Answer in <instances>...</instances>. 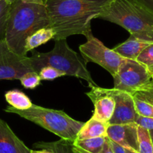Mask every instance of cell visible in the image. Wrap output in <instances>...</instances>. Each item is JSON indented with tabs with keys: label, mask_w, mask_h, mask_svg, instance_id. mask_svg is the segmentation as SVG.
I'll use <instances>...</instances> for the list:
<instances>
[{
	"label": "cell",
	"mask_w": 153,
	"mask_h": 153,
	"mask_svg": "<svg viewBox=\"0 0 153 153\" xmlns=\"http://www.w3.org/2000/svg\"><path fill=\"white\" fill-rule=\"evenodd\" d=\"M100 153H114V152L113 148L111 147V145L110 140L107 136H106L105 142L102 150Z\"/></svg>",
	"instance_id": "obj_27"
},
{
	"label": "cell",
	"mask_w": 153,
	"mask_h": 153,
	"mask_svg": "<svg viewBox=\"0 0 153 153\" xmlns=\"http://www.w3.org/2000/svg\"><path fill=\"white\" fill-rule=\"evenodd\" d=\"M106 136L75 140L73 145L81 153H100L105 142Z\"/></svg>",
	"instance_id": "obj_17"
},
{
	"label": "cell",
	"mask_w": 153,
	"mask_h": 153,
	"mask_svg": "<svg viewBox=\"0 0 153 153\" xmlns=\"http://www.w3.org/2000/svg\"><path fill=\"white\" fill-rule=\"evenodd\" d=\"M99 18L120 26L131 37L153 42V10L139 0H113Z\"/></svg>",
	"instance_id": "obj_3"
},
{
	"label": "cell",
	"mask_w": 153,
	"mask_h": 153,
	"mask_svg": "<svg viewBox=\"0 0 153 153\" xmlns=\"http://www.w3.org/2000/svg\"><path fill=\"white\" fill-rule=\"evenodd\" d=\"M92 100L94 106L93 118L105 123H108L113 116L115 108V101L113 97L108 94L105 88L92 87L91 91L86 93Z\"/></svg>",
	"instance_id": "obj_10"
},
{
	"label": "cell",
	"mask_w": 153,
	"mask_h": 153,
	"mask_svg": "<svg viewBox=\"0 0 153 153\" xmlns=\"http://www.w3.org/2000/svg\"><path fill=\"white\" fill-rule=\"evenodd\" d=\"M48 27L49 20L44 4L15 0L9 12L4 41L13 52L26 56L25 43L28 37L37 30Z\"/></svg>",
	"instance_id": "obj_2"
},
{
	"label": "cell",
	"mask_w": 153,
	"mask_h": 153,
	"mask_svg": "<svg viewBox=\"0 0 153 153\" xmlns=\"http://www.w3.org/2000/svg\"><path fill=\"white\" fill-rule=\"evenodd\" d=\"M40 79L44 80H52L56 78L61 77V76H65V74L61 70L55 68L51 67V66H46L42 68L38 72Z\"/></svg>",
	"instance_id": "obj_25"
},
{
	"label": "cell",
	"mask_w": 153,
	"mask_h": 153,
	"mask_svg": "<svg viewBox=\"0 0 153 153\" xmlns=\"http://www.w3.org/2000/svg\"><path fill=\"white\" fill-rule=\"evenodd\" d=\"M87 41L79 46L81 55L86 63L94 62L115 76L124 58L118 55L113 49L107 47L102 42L91 34Z\"/></svg>",
	"instance_id": "obj_6"
},
{
	"label": "cell",
	"mask_w": 153,
	"mask_h": 153,
	"mask_svg": "<svg viewBox=\"0 0 153 153\" xmlns=\"http://www.w3.org/2000/svg\"><path fill=\"white\" fill-rule=\"evenodd\" d=\"M34 148L46 149L52 153H81L76 148L73 142L61 139L54 142H38L34 144Z\"/></svg>",
	"instance_id": "obj_15"
},
{
	"label": "cell",
	"mask_w": 153,
	"mask_h": 153,
	"mask_svg": "<svg viewBox=\"0 0 153 153\" xmlns=\"http://www.w3.org/2000/svg\"><path fill=\"white\" fill-rule=\"evenodd\" d=\"M4 111L19 116L25 119L46 129L60 136L61 139L73 141L85 122L74 119L62 110L48 109L32 104L27 110H20L8 106Z\"/></svg>",
	"instance_id": "obj_5"
},
{
	"label": "cell",
	"mask_w": 153,
	"mask_h": 153,
	"mask_svg": "<svg viewBox=\"0 0 153 153\" xmlns=\"http://www.w3.org/2000/svg\"><path fill=\"white\" fill-rule=\"evenodd\" d=\"M4 98L9 106L16 110H24L32 106L31 99L22 92L18 89H13L7 91L4 94Z\"/></svg>",
	"instance_id": "obj_18"
},
{
	"label": "cell",
	"mask_w": 153,
	"mask_h": 153,
	"mask_svg": "<svg viewBox=\"0 0 153 153\" xmlns=\"http://www.w3.org/2000/svg\"><path fill=\"white\" fill-rule=\"evenodd\" d=\"M111 147L112 148H113L114 153H126L125 148L121 147L120 146L117 145V144L115 143V142L111 141Z\"/></svg>",
	"instance_id": "obj_28"
},
{
	"label": "cell",
	"mask_w": 153,
	"mask_h": 153,
	"mask_svg": "<svg viewBox=\"0 0 153 153\" xmlns=\"http://www.w3.org/2000/svg\"><path fill=\"white\" fill-rule=\"evenodd\" d=\"M137 152L138 153H153V145L149 131L137 125Z\"/></svg>",
	"instance_id": "obj_19"
},
{
	"label": "cell",
	"mask_w": 153,
	"mask_h": 153,
	"mask_svg": "<svg viewBox=\"0 0 153 153\" xmlns=\"http://www.w3.org/2000/svg\"><path fill=\"white\" fill-rule=\"evenodd\" d=\"M29 71H34L29 57L13 52L4 39H0V80H19Z\"/></svg>",
	"instance_id": "obj_8"
},
{
	"label": "cell",
	"mask_w": 153,
	"mask_h": 153,
	"mask_svg": "<svg viewBox=\"0 0 153 153\" xmlns=\"http://www.w3.org/2000/svg\"><path fill=\"white\" fill-rule=\"evenodd\" d=\"M107 137L125 149L137 152V125L135 123L108 124Z\"/></svg>",
	"instance_id": "obj_11"
},
{
	"label": "cell",
	"mask_w": 153,
	"mask_h": 153,
	"mask_svg": "<svg viewBox=\"0 0 153 153\" xmlns=\"http://www.w3.org/2000/svg\"><path fill=\"white\" fill-rule=\"evenodd\" d=\"M113 78L114 88L134 94L147 84L152 76L137 60L124 58Z\"/></svg>",
	"instance_id": "obj_7"
},
{
	"label": "cell",
	"mask_w": 153,
	"mask_h": 153,
	"mask_svg": "<svg viewBox=\"0 0 153 153\" xmlns=\"http://www.w3.org/2000/svg\"><path fill=\"white\" fill-rule=\"evenodd\" d=\"M113 0H43L49 27L55 32L54 40L74 34H92L91 21L100 15Z\"/></svg>",
	"instance_id": "obj_1"
},
{
	"label": "cell",
	"mask_w": 153,
	"mask_h": 153,
	"mask_svg": "<svg viewBox=\"0 0 153 153\" xmlns=\"http://www.w3.org/2000/svg\"><path fill=\"white\" fill-rule=\"evenodd\" d=\"M55 32L53 28L48 27L37 30L28 37L25 43V51L26 52L35 49L37 46L46 43L51 39H54Z\"/></svg>",
	"instance_id": "obj_16"
},
{
	"label": "cell",
	"mask_w": 153,
	"mask_h": 153,
	"mask_svg": "<svg viewBox=\"0 0 153 153\" xmlns=\"http://www.w3.org/2000/svg\"><path fill=\"white\" fill-rule=\"evenodd\" d=\"M11 4L5 0H0V39L4 38L6 25Z\"/></svg>",
	"instance_id": "obj_21"
},
{
	"label": "cell",
	"mask_w": 153,
	"mask_h": 153,
	"mask_svg": "<svg viewBox=\"0 0 153 153\" xmlns=\"http://www.w3.org/2000/svg\"><path fill=\"white\" fill-rule=\"evenodd\" d=\"M153 42L140 40L130 36L128 40L114 48V50L121 57L136 60L140 52Z\"/></svg>",
	"instance_id": "obj_13"
},
{
	"label": "cell",
	"mask_w": 153,
	"mask_h": 153,
	"mask_svg": "<svg viewBox=\"0 0 153 153\" xmlns=\"http://www.w3.org/2000/svg\"><path fill=\"white\" fill-rule=\"evenodd\" d=\"M6 2H8V3H10V4H12V3L13 2L15 1V0H5Z\"/></svg>",
	"instance_id": "obj_34"
},
{
	"label": "cell",
	"mask_w": 153,
	"mask_h": 153,
	"mask_svg": "<svg viewBox=\"0 0 153 153\" xmlns=\"http://www.w3.org/2000/svg\"><path fill=\"white\" fill-rule=\"evenodd\" d=\"M136 60L146 68L150 76L153 78V43L146 46L140 52Z\"/></svg>",
	"instance_id": "obj_20"
},
{
	"label": "cell",
	"mask_w": 153,
	"mask_h": 153,
	"mask_svg": "<svg viewBox=\"0 0 153 153\" xmlns=\"http://www.w3.org/2000/svg\"><path fill=\"white\" fill-rule=\"evenodd\" d=\"M115 101L114 112L109 124L135 123L137 112L134 107V97L131 94L117 88H106Z\"/></svg>",
	"instance_id": "obj_9"
},
{
	"label": "cell",
	"mask_w": 153,
	"mask_h": 153,
	"mask_svg": "<svg viewBox=\"0 0 153 153\" xmlns=\"http://www.w3.org/2000/svg\"><path fill=\"white\" fill-rule=\"evenodd\" d=\"M135 124L148 130H153V118H151V117L142 116L137 114Z\"/></svg>",
	"instance_id": "obj_26"
},
{
	"label": "cell",
	"mask_w": 153,
	"mask_h": 153,
	"mask_svg": "<svg viewBox=\"0 0 153 153\" xmlns=\"http://www.w3.org/2000/svg\"><path fill=\"white\" fill-rule=\"evenodd\" d=\"M134 97V96H133ZM134 107L137 114L142 116L153 118V105L134 97Z\"/></svg>",
	"instance_id": "obj_24"
},
{
	"label": "cell",
	"mask_w": 153,
	"mask_h": 153,
	"mask_svg": "<svg viewBox=\"0 0 153 153\" xmlns=\"http://www.w3.org/2000/svg\"><path fill=\"white\" fill-rule=\"evenodd\" d=\"M19 80L24 88L33 89L40 85L41 79L38 73L35 71H29L22 75L19 78Z\"/></svg>",
	"instance_id": "obj_22"
},
{
	"label": "cell",
	"mask_w": 153,
	"mask_h": 153,
	"mask_svg": "<svg viewBox=\"0 0 153 153\" xmlns=\"http://www.w3.org/2000/svg\"><path fill=\"white\" fill-rule=\"evenodd\" d=\"M29 59L33 70L37 73L42 68L51 66L61 70L66 75L83 79L88 82L91 88L97 86L87 68L86 62L69 46L67 39L55 40L54 48L48 52L34 51Z\"/></svg>",
	"instance_id": "obj_4"
},
{
	"label": "cell",
	"mask_w": 153,
	"mask_h": 153,
	"mask_svg": "<svg viewBox=\"0 0 153 153\" xmlns=\"http://www.w3.org/2000/svg\"><path fill=\"white\" fill-rule=\"evenodd\" d=\"M0 153H31V149L0 118Z\"/></svg>",
	"instance_id": "obj_12"
},
{
	"label": "cell",
	"mask_w": 153,
	"mask_h": 153,
	"mask_svg": "<svg viewBox=\"0 0 153 153\" xmlns=\"http://www.w3.org/2000/svg\"><path fill=\"white\" fill-rule=\"evenodd\" d=\"M21 1L24 2H27V3H34V4H44V2H43V0H21Z\"/></svg>",
	"instance_id": "obj_30"
},
{
	"label": "cell",
	"mask_w": 153,
	"mask_h": 153,
	"mask_svg": "<svg viewBox=\"0 0 153 153\" xmlns=\"http://www.w3.org/2000/svg\"><path fill=\"white\" fill-rule=\"evenodd\" d=\"M126 153H138V152H133V151H131V150H128V149H126Z\"/></svg>",
	"instance_id": "obj_33"
},
{
	"label": "cell",
	"mask_w": 153,
	"mask_h": 153,
	"mask_svg": "<svg viewBox=\"0 0 153 153\" xmlns=\"http://www.w3.org/2000/svg\"><path fill=\"white\" fill-rule=\"evenodd\" d=\"M149 134H150L151 139H152V145H153V130H149Z\"/></svg>",
	"instance_id": "obj_32"
},
{
	"label": "cell",
	"mask_w": 153,
	"mask_h": 153,
	"mask_svg": "<svg viewBox=\"0 0 153 153\" xmlns=\"http://www.w3.org/2000/svg\"><path fill=\"white\" fill-rule=\"evenodd\" d=\"M108 124V123L102 122L91 117L87 122H85L78 133L76 140L107 136V129Z\"/></svg>",
	"instance_id": "obj_14"
},
{
	"label": "cell",
	"mask_w": 153,
	"mask_h": 153,
	"mask_svg": "<svg viewBox=\"0 0 153 153\" xmlns=\"http://www.w3.org/2000/svg\"><path fill=\"white\" fill-rule=\"evenodd\" d=\"M31 153H52L50 151L46 149H40V150H31Z\"/></svg>",
	"instance_id": "obj_31"
},
{
	"label": "cell",
	"mask_w": 153,
	"mask_h": 153,
	"mask_svg": "<svg viewBox=\"0 0 153 153\" xmlns=\"http://www.w3.org/2000/svg\"><path fill=\"white\" fill-rule=\"evenodd\" d=\"M134 97L153 105V78L140 90L132 94Z\"/></svg>",
	"instance_id": "obj_23"
},
{
	"label": "cell",
	"mask_w": 153,
	"mask_h": 153,
	"mask_svg": "<svg viewBox=\"0 0 153 153\" xmlns=\"http://www.w3.org/2000/svg\"><path fill=\"white\" fill-rule=\"evenodd\" d=\"M139 1L153 10V0H139Z\"/></svg>",
	"instance_id": "obj_29"
}]
</instances>
